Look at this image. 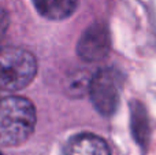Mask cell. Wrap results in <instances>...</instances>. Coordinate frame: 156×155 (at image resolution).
<instances>
[{
  "label": "cell",
  "instance_id": "cell-7",
  "mask_svg": "<svg viewBox=\"0 0 156 155\" xmlns=\"http://www.w3.org/2000/svg\"><path fill=\"white\" fill-rule=\"evenodd\" d=\"M132 131L136 140L141 146L148 143L149 137V121L144 106L138 102L132 104Z\"/></svg>",
  "mask_w": 156,
  "mask_h": 155
},
{
  "label": "cell",
  "instance_id": "cell-3",
  "mask_svg": "<svg viewBox=\"0 0 156 155\" xmlns=\"http://www.w3.org/2000/svg\"><path fill=\"white\" fill-rule=\"evenodd\" d=\"M122 76L115 69H100L92 76L89 95L94 109L101 115L115 113L121 99Z\"/></svg>",
  "mask_w": 156,
  "mask_h": 155
},
{
  "label": "cell",
  "instance_id": "cell-11",
  "mask_svg": "<svg viewBox=\"0 0 156 155\" xmlns=\"http://www.w3.org/2000/svg\"><path fill=\"white\" fill-rule=\"evenodd\" d=\"M0 100H2V99H0Z\"/></svg>",
  "mask_w": 156,
  "mask_h": 155
},
{
  "label": "cell",
  "instance_id": "cell-6",
  "mask_svg": "<svg viewBox=\"0 0 156 155\" xmlns=\"http://www.w3.org/2000/svg\"><path fill=\"white\" fill-rule=\"evenodd\" d=\"M78 0H33V4L43 16L60 21L76 11Z\"/></svg>",
  "mask_w": 156,
  "mask_h": 155
},
{
  "label": "cell",
  "instance_id": "cell-9",
  "mask_svg": "<svg viewBox=\"0 0 156 155\" xmlns=\"http://www.w3.org/2000/svg\"><path fill=\"white\" fill-rule=\"evenodd\" d=\"M8 21H10L8 15L4 11H2V13H0V41L4 37L5 32H7V29H8Z\"/></svg>",
  "mask_w": 156,
  "mask_h": 155
},
{
  "label": "cell",
  "instance_id": "cell-2",
  "mask_svg": "<svg viewBox=\"0 0 156 155\" xmlns=\"http://www.w3.org/2000/svg\"><path fill=\"white\" fill-rule=\"evenodd\" d=\"M37 71L33 54L18 47L0 48V91L15 92L27 87Z\"/></svg>",
  "mask_w": 156,
  "mask_h": 155
},
{
  "label": "cell",
  "instance_id": "cell-1",
  "mask_svg": "<svg viewBox=\"0 0 156 155\" xmlns=\"http://www.w3.org/2000/svg\"><path fill=\"white\" fill-rule=\"evenodd\" d=\"M34 104L22 96H7L0 100V144L19 146L25 143L36 126Z\"/></svg>",
  "mask_w": 156,
  "mask_h": 155
},
{
  "label": "cell",
  "instance_id": "cell-10",
  "mask_svg": "<svg viewBox=\"0 0 156 155\" xmlns=\"http://www.w3.org/2000/svg\"><path fill=\"white\" fill-rule=\"evenodd\" d=\"M0 155H2V153H0Z\"/></svg>",
  "mask_w": 156,
  "mask_h": 155
},
{
  "label": "cell",
  "instance_id": "cell-8",
  "mask_svg": "<svg viewBox=\"0 0 156 155\" xmlns=\"http://www.w3.org/2000/svg\"><path fill=\"white\" fill-rule=\"evenodd\" d=\"M92 77L88 76V73L83 71H77L73 77H70L67 81V91L73 96H81L85 92H89Z\"/></svg>",
  "mask_w": 156,
  "mask_h": 155
},
{
  "label": "cell",
  "instance_id": "cell-4",
  "mask_svg": "<svg viewBox=\"0 0 156 155\" xmlns=\"http://www.w3.org/2000/svg\"><path fill=\"white\" fill-rule=\"evenodd\" d=\"M81 59L86 62H99L110 52V34L107 26L101 22H93L82 33L77 45Z\"/></svg>",
  "mask_w": 156,
  "mask_h": 155
},
{
  "label": "cell",
  "instance_id": "cell-5",
  "mask_svg": "<svg viewBox=\"0 0 156 155\" xmlns=\"http://www.w3.org/2000/svg\"><path fill=\"white\" fill-rule=\"evenodd\" d=\"M63 155H111L107 142L92 133H81L71 137Z\"/></svg>",
  "mask_w": 156,
  "mask_h": 155
}]
</instances>
